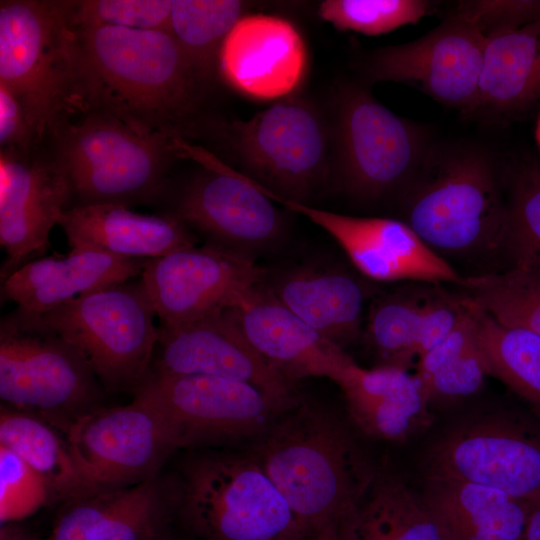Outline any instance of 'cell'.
<instances>
[{"label":"cell","mask_w":540,"mask_h":540,"mask_svg":"<svg viewBox=\"0 0 540 540\" xmlns=\"http://www.w3.org/2000/svg\"><path fill=\"white\" fill-rule=\"evenodd\" d=\"M0 540H36V536L20 521H14L1 524Z\"/></svg>","instance_id":"b9f144b4"},{"label":"cell","mask_w":540,"mask_h":540,"mask_svg":"<svg viewBox=\"0 0 540 540\" xmlns=\"http://www.w3.org/2000/svg\"><path fill=\"white\" fill-rule=\"evenodd\" d=\"M204 137L279 203L309 205L330 179V112L309 98L288 95L245 121L213 117Z\"/></svg>","instance_id":"5b68a950"},{"label":"cell","mask_w":540,"mask_h":540,"mask_svg":"<svg viewBox=\"0 0 540 540\" xmlns=\"http://www.w3.org/2000/svg\"><path fill=\"white\" fill-rule=\"evenodd\" d=\"M133 395L161 414L179 449L252 441L285 412L254 386L212 375L149 374Z\"/></svg>","instance_id":"8fae6325"},{"label":"cell","mask_w":540,"mask_h":540,"mask_svg":"<svg viewBox=\"0 0 540 540\" xmlns=\"http://www.w3.org/2000/svg\"><path fill=\"white\" fill-rule=\"evenodd\" d=\"M434 284L405 282L372 302L364 341L377 358V366L408 369L416 359L422 315Z\"/></svg>","instance_id":"1f68e13d"},{"label":"cell","mask_w":540,"mask_h":540,"mask_svg":"<svg viewBox=\"0 0 540 540\" xmlns=\"http://www.w3.org/2000/svg\"><path fill=\"white\" fill-rule=\"evenodd\" d=\"M265 278L266 271L246 252L213 242L148 259L141 274L163 326L239 307Z\"/></svg>","instance_id":"5bb4252c"},{"label":"cell","mask_w":540,"mask_h":540,"mask_svg":"<svg viewBox=\"0 0 540 540\" xmlns=\"http://www.w3.org/2000/svg\"><path fill=\"white\" fill-rule=\"evenodd\" d=\"M71 0L0 2V84L20 102L47 148L88 112L80 85Z\"/></svg>","instance_id":"277c9868"},{"label":"cell","mask_w":540,"mask_h":540,"mask_svg":"<svg viewBox=\"0 0 540 540\" xmlns=\"http://www.w3.org/2000/svg\"><path fill=\"white\" fill-rule=\"evenodd\" d=\"M37 148L42 147L23 107L11 91L0 84V150L24 153Z\"/></svg>","instance_id":"60d3db41"},{"label":"cell","mask_w":540,"mask_h":540,"mask_svg":"<svg viewBox=\"0 0 540 540\" xmlns=\"http://www.w3.org/2000/svg\"><path fill=\"white\" fill-rule=\"evenodd\" d=\"M0 445L37 473L46 486L50 505L87 494L66 435L46 421L1 405Z\"/></svg>","instance_id":"f546056e"},{"label":"cell","mask_w":540,"mask_h":540,"mask_svg":"<svg viewBox=\"0 0 540 540\" xmlns=\"http://www.w3.org/2000/svg\"><path fill=\"white\" fill-rule=\"evenodd\" d=\"M306 62L304 42L290 22L263 14L245 15L224 43L220 76L249 97L281 99L300 84Z\"/></svg>","instance_id":"44dd1931"},{"label":"cell","mask_w":540,"mask_h":540,"mask_svg":"<svg viewBox=\"0 0 540 540\" xmlns=\"http://www.w3.org/2000/svg\"><path fill=\"white\" fill-rule=\"evenodd\" d=\"M329 112L336 188L359 205L396 204L433 144L429 133L381 104L363 80L339 85Z\"/></svg>","instance_id":"8992f818"},{"label":"cell","mask_w":540,"mask_h":540,"mask_svg":"<svg viewBox=\"0 0 540 540\" xmlns=\"http://www.w3.org/2000/svg\"><path fill=\"white\" fill-rule=\"evenodd\" d=\"M148 259L71 249L66 255L39 257L1 282L2 299L18 308L43 315L80 295L141 276Z\"/></svg>","instance_id":"603a6c76"},{"label":"cell","mask_w":540,"mask_h":540,"mask_svg":"<svg viewBox=\"0 0 540 540\" xmlns=\"http://www.w3.org/2000/svg\"><path fill=\"white\" fill-rule=\"evenodd\" d=\"M469 304L470 310L460 324L416 362L415 374L429 403L473 395L488 375L476 340L475 308Z\"/></svg>","instance_id":"836d02e7"},{"label":"cell","mask_w":540,"mask_h":540,"mask_svg":"<svg viewBox=\"0 0 540 540\" xmlns=\"http://www.w3.org/2000/svg\"><path fill=\"white\" fill-rule=\"evenodd\" d=\"M309 540H345L338 528V521L333 522L319 532L314 534Z\"/></svg>","instance_id":"ee69618b"},{"label":"cell","mask_w":540,"mask_h":540,"mask_svg":"<svg viewBox=\"0 0 540 540\" xmlns=\"http://www.w3.org/2000/svg\"><path fill=\"white\" fill-rule=\"evenodd\" d=\"M71 206L70 182L47 148L0 150L1 282L47 251L51 230Z\"/></svg>","instance_id":"ac0fdd59"},{"label":"cell","mask_w":540,"mask_h":540,"mask_svg":"<svg viewBox=\"0 0 540 540\" xmlns=\"http://www.w3.org/2000/svg\"><path fill=\"white\" fill-rule=\"evenodd\" d=\"M281 204L330 234L356 269L370 279L457 286L465 282L453 265L398 218L344 215L290 201Z\"/></svg>","instance_id":"d6986e66"},{"label":"cell","mask_w":540,"mask_h":540,"mask_svg":"<svg viewBox=\"0 0 540 540\" xmlns=\"http://www.w3.org/2000/svg\"><path fill=\"white\" fill-rule=\"evenodd\" d=\"M524 540H540V498L529 502Z\"/></svg>","instance_id":"7bdbcfd3"},{"label":"cell","mask_w":540,"mask_h":540,"mask_svg":"<svg viewBox=\"0 0 540 540\" xmlns=\"http://www.w3.org/2000/svg\"><path fill=\"white\" fill-rule=\"evenodd\" d=\"M149 374H203L245 382L285 411L302 401L295 382L262 357L246 339L233 308L183 325H159Z\"/></svg>","instance_id":"e0dca14e"},{"label":"cell","mask_w":540,"mask_h":540,"mask_svg":"<svg viewBox=\"0 0 540 540\" xmlns=\"http://www.w3.org/2000/svg\"><path fill=\"white\" fill-rule=\"evenodd\" d=\"M273 297L342 349L361 333L366 290L339 267L301 265L265 278Z\"/></svg>","instance_id":"d4e9b609"},{"label":"cell","mask_w":540,"mask_h":540,"mask_svg":"<svg viewBox=\"0 0 540 540\" xmlns=\"http://www.w3.org/2000/svg\"><path fill=\"white\" fill-rule=\"evenodd\" d=\"M395 205L398 219L451 265L506 268L503 160L487 148L433 142Z\"/></svg>","instance_id":"7a4b0ae2"},{"label":"cell","mask_w":540,"mask_h":540,"mask_svg":"<svg viewBox=\"0 0 540 540\" xmlns=\"http://www.w3.org/2000/svg\"><path fill=\"white\" fill-rule=\"evenodd\" d=\"M66 437L87 494L147 481L179 449L161 414L136 396L129 404L103 405L83 415Z\"/></svg>","instance_id":"7c38bea8"},{"label":"cell","mask_w":540,"mask_h":540,"mask_svg":"<svg viewBox=\"0 0 540 540\" xmlns=\"http://www.w3.org/2000/svg\"><path fill=\"white\" fill-rule=\"evenodd\" d=\"M105 389L80 353L42 315L16 308L0 321L2 406L36 416L66 435L103 406Z\"/></svg>","instance_id":"9c48e42d"},{"label":"cell","mask_w":540,"mask_h":540,"mask_svg":"<svg viewBox=\"0 0 540 540\" xmlns=\"http://www.w3.org/2000/svg\"><path fill=\"white\" fill-rule=\"evenodd\" d=\"M427 478L474 483L517 500L540 498V426L496 416L459 426L432 448Z\"/></svg>","instance_id":"2e32d148"},{"label":"cell","mask_w":540,"mask_h":540,"mask_svg":"<svg viewBox=\"0 0 540 540\" xmlns=\"http://www.w3.org/2000/svg\"><path fill=\"white\" fill-rule=\"evenodd\" d=\"M246 452L285 498L306 540L347 514L378 474L336 415L303 401Z\"/></svg>","instance_id":"3957f363"},{"label":"cell","mask_w":540,"mask_h":540,"mask_svg":"<svg viewBox=\"0 0 540 540\" xmlns=\"http://www.w3.org/2000/svg\"><path fill=\"white\" fill-rule=\"evenodd\" d=\"M42 317L80 353L106 391L134 393L148 375L158 326L141 279L88 291Z\"/></svg>","instance_id":"30bf717a"},{"label":"cell","mask_w":540,"mask_h":540,"mask_svg":"<svg viewBox=\"0 0 540 540\" xmlns=\"http://www.w3.org/2000/svg\"><path fill=\"white\" fill-rule=\"evenodd\" d=\"M50 505L42 479L14 452L0 445V521H20Z\"/></svg>","instance_id":"f35d334b"},{"label":"cell","mask_w":540,"mask_h":540,"mask_svg":"<svg viewBox=\"0 0 540 540\" xmlns=\"http://www.w3.org/2000/svg\"><path fill=\"white\" fill-rule=\"evenodd\" d=\"M453 11L474 23L487 35L540 17V0L459 1Z\"/></svg>","instance_id":"ab89813d"},{"label":"cell","mask_w":540,"mask_h":540,"mask_svg":"<svg viewBox=\"0 0 540 540\" xmlns=\"http://www.w3.org/2000/svg\"><path fill=\"white\" fill-rule=\"evenodd\" d=\"M337 385L350 418L368 436L402 442L431 423L422 384L406 368L354 364Z\"/></svg>","instance_id":"484cf974"},{"label":"cell","mask_w":540,"mask_h":540,"mask_svg":"<svg viewBox=\"0 0 540 540\" xmlns=\"http://www.w3.org/2000/svg\"><path fill=\"white\" fill-rule=\"evenodd\" d=\"M233 313L254 349L295 383L305 377H327L338 384L356 364L344 349L279 303L265 281Z\"/></svg>","instance_id":"7402d4cb"},{"label":"cell","mask_w":540,"mask_h":540,"mask_svg":"<svg viewBox=\"0 0 540 540\" xmlns=\"http://www.w3.org/2000/svg\"><path fill=\"white\" fill-rule=\"evenodd\" d=\"M161 540H195L182 531V534L178 533L175 527L169 531Z\"/></svg>","instance_id":"f6af8a7d"},{"label":"cell","mask_w":540,"mask_h":540,"mask_svg":"<svg viewBox=\"0 0 540 540\" xmlns=\"http://www.w3.org/2000/svg\"><path fill=\"white\" fill-rule=\"evenodd\" d=\"M461 293L498 323L540 335V266L465 277Z\"/></svg>","instance_id":"d590c367"},{"label":"cell","mask_w":540,"mask_h":540,"mask_svg":"<svg viewBox=\"0 0 540 540\" xmlns=\"http://www.w3.org/2000/svg\"><path fill=\"white\" fill-rule=\"evenodd\" d=\"M172 0H71L75 27L107 26L168 31Z\"/></svg>","instance_id":"74e56055"},{"label":"cell","mask_w":540,"mask_h":540,"mask_svg":"<svg viewBox=\"0 0 540 540\" xmlns=\"http://www.w3.org/2000/svg\"><path fill=\"white\" fill-rule=\"evenodd\" d=\"M503 177L506 195V268L538 267L540 161L531 156H516L503 160Z\"/></svg>","instance_id":"e575fe53"},{"label":"cell","mask_w":540,"mask_h":540,"mask_svg":"<svg viewBox=\"0 0 540 540\" xmlns=\"http://www.w3.org/2000/svg\"><path fill=\"white\" fill-rule=\"evenodd\" d=\"M74 29L88 112L110 115L142 134L187 142L204 137L212 118L204 106L210 89L168 31Z\"/></svg>","instance_id":"6da1fadb"},{"label":"cell","mask_w":540,"mask_h":540,"mask_svg":"<svg viewBox=\"0 0 540 540\" xmlns=\"http://www.w3.org/2000/svg\"><path fill=\"white\" fill-rule=\"evenodd\" d=\"M474 308L477 345L488 375L499 379L540 418V335L502 325Z\"/></svg>","instance_id":"d6a6232c"},{"label":"cell","mask_w":540,"mask_h":540,"mask_svg":"<svg viewBox=\"0 0 540 540\" xmlns=\"http://www.w3.org/2000/svg\"><path fill=\"white\" fill-rule=\"evenodd\" d=\"M180 147L202 169L177 192L169 214L211 242L243 252L280 239L285 218L268 191L189 142L180 141Z\"/></svg>","instance_id":"9a60e30c"},{"label":"cell","mask_w":540,"mask_h":540,"mask_svg":"<svg viewBox=\"0 0 540 540\" xmlns=\"http://www.w3.org/2000/svg\"><path fill=\"white\" fill-rule=\"evenodd\" d=\"M249 6L240 0H172L168 32L210 90L221 77L224 43Z\"/></svg>","instance_id":"4dcf8cb0"},{"label":"cell","mask_w":540,"mask_h":540,"mask_svg":"<svg viewBox=\"0 0 540 540\" xmlns=\"http://www.w3.org/2000/svg\"><path fill=\"white\" fill-rule=\"evenodd\" d=\"M338 528L345 540H444L421 496L380 471Z\"/></svg>","instance_id":"f1b7e54d"},{"label":"cell","mask_w":540,"mask_h":540,"mask_svg":"<svg viewBox=\"0 0 540 540\" xmlns=\"http://www.w3.org/2000/svg\"><path fill=\"white\" fill-rule=\"evenodd\" d=\"M58 225L71 249L124 258H159L197 243L190 228L169 213L142 215L112 203L71 206Z\"/></svg>","instance_id":"cb8c5ba5"},{"label":"cell","mask_w":540,"mask_h":540,"mask_svg":"<svg viewBox=\"0 0 540 540\" xmlns=\"http://www.w3.org/2000/svg\"><path fill=\"white\" fill-rule=\"evenodd\" d=\"M176 524L199 540H306L285 498L245 451H202L178 472Z\"/></svg>","instance_id":"ba28073f"},{"label":"cell","mask_w":540,"mask_h":540,"mask_svg":"<svg viewBox=\"0 0 540 540\" xmlns=\"http://www.w3.org/2000/svg\"><path fill=\"white\" fill-rule=\"evenodd\" d=\"M178 473L89 493L59 505L48 540H161L177 521Z\"/></svg>","instance_id":"ffe728a7"},{"label":"cell","mask_w":540,"mask_h":540,"mask_svg":"<svg viewBox=\"0 0 540 540\" xmlns=\"http://www.w3.org/2000/svg\"><path fill=\"white\" fill-rule=\"evenodd\" d=\"M444 540H524L529 502L490 487L427 478L421 495Z\"/></svg>","instance_id":"4316f807"},{"label":"cell","mask_w":540,"mask_h":540,"mask_svg":"<svg viewBox=\"0 0 540 540\" xmlns=\"http://www.w3.org/2000/svg\"><path fill=\"white\" fill-rule=\"evenodd\" d=\"M47 149L70 182L73 206L157 202L167 194L173 164L184 158L177 139L142 134L94 111L69 124Z\"/></svg>","instance_id":"52a82bcc"},{"label":"cell","mask_w":540,"mask_h":540,"mask_svg":"<svg viewBox=\"0 0 540 540\" xmlns=\"http://www.w3.org/2000/svg\"><path fill=\"white\" fill-rule=\"evenodd\" d=\"M485 38L474 114L512 118L530 112L540 104V17Z\"/></svg>","instance_id":"83f0119b"},{"label":"cell","mask_w":540,"mask_h":540,"mask_svg":"<svg viewBox=\"0 0 540 540\" xmlns=\"http://www.w3.org/2000/svg\"><path fill=\"white\" fill-rule=\"evenodd\" d=\"M432 7L425 0H325L317 12L336 29L377 36L417 23Z\"/></svg>","instance_id":"8d00e7d4"},{"label":"cell","mask_w":540,"mask_h":540,"mask_svg":"<svg viewBox=\"0 0 540 540\" xmlns=\"http://www.w3.org/2000/svg\"><path fill=\"white\" fill-rule=\"evenodd\" d=\"M486 38L463 15L451 11L420 38L367 52L363 81L402 83L440 104L473 115L477 106Z\"/></svg>","instance_id":"4fadbf2b"},{"label":"cell","mask_w":540,"mask_h":540,"mask_svg":"<svg viewBox=\"0 0 540 540\" xmlns=\"http://www.w3.org/2000/svg\"><path fill=\"white\" fill-rule=\"evenodd\" d=\"M535 139H536V143H537V145H538V147L540 149V114H539L537 122H536Z\"/></svg>","instance_id":"bcb514c9"}]
</instances>
